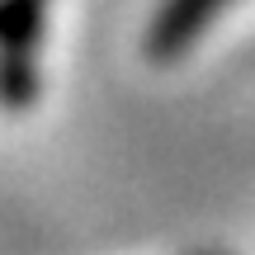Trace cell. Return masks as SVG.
<instances>
[{
  "label": "cell",
  "instance_id": "1",
  "mask_svg": "<svg viewBox=\"0 0 255 255\" xmlns=\"http://www.w3.org/2000/svg\"><path fill=\"white\" fill-rule=\"evenodd\" d=\"M52 0H0V104L28 109L38 100V43Z\"/></svg>",
  "mask_w": 255,
  "mask_h": 255
},
{
  "label": "cell",
  "instance_id": "2",
  "mask_svg": "<svg viewBox=\"0 0 255 255\" xmlns=\"http://www.w3.org/2000/svg\"><path fill=\"white\" fill-rule=\"evenodd\" d=\"M232 0H161L151 24H146V33H142L146 62L170 66V62H180L184 52H194V43L218 24V14Z\"/></svg>",
  "mask_w": 255,
  "mask_h": 255
},
{
  "label": "cell",
  "instance_id": "3",
  "mask_svg": "<svg viewBox=\"0 0 255 255\" xmlns=\"http://www.w3.org/2000/svg\"><path fill=\"white\" fill-rule=\"evenodd\" d=\"M199 255H222V251H199Z\"/></svg>",
  "mask_w": 255,
  "mask_h": 255
}]
</instances>
